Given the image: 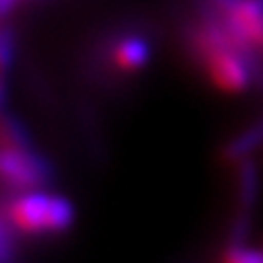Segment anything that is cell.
<instances>
[{
  "instance_id": "obj_5",
  "label": "cell",
  "mask_w": 263,
  "mask_h": 263,
  "mask_svg": "<svg viewBox=\"0 0 263 263\" xmlns=\"http://www.w3.org/2000/svg\"><path fill=\"white\" fill-rule=\"evenodd\" d=\"M257 189H259V178H257V167L246 158L239 164V204H241V219L246 213L252 211V204L257 200Z\"/></svg>"
},
{
  "instance_id": "obj_6",
  "label": "cell",
  "mask_w": 263,
  "mask_h": 263,
  "mask_svg": "<svg viewBox=\"0 0 263 263\" xmlns=\"http://www.w3.org/2000/svg\"><path fill=\"white\" fill-rule=\"evenodd\" d=\"M221 263H263V252L243 248V246H239V243H233L224 252Z\"/></svg>"
},
{
  "instance_id": "obj_2",
  "label": "cell",
  "mask_w": 263,
  "mask_h": 263,
  "mask_svg": "<svg viewBox=\"0 0 263 263\" xmlns=\"http://www.w3.org/2000/svg\"><path fill=\"white\" fill-rule=\"evenodd\" d=\"M0 171L5 182L15 191H33L46 184L48 164L31 152L29 145H3Z\"/></svg>"
},
{
  "instance_id": "obj_3",
  "label": "cell",
  "mask_w": 263,
  "mask_h": 263,
  "mask_svg": "<svg viewBox=\"0 0 263 263\" xmlns=\"http://www.w3.org/2000/svg\"><path fill=\"white\" fill-rule=\"evenodd\" d=\"M110 60L123 72L138 70L149 60V44L141 35H123L112 44Z\"/></svg>"
},
{
  "instance_id": "obj_4",
  "label": "cell",
  "mask_w": 263,
  "mask_h": 263,
  "mask_svg": "<svg viewBox=\"0 0 263 263\" xmlns=\"http://www.w3.org/2000/svg\"><path fill=\"white\" fill-rule=\"evenodd\" d=\"M263 145V119L257 121L250 129L241 132L239 136H235L233 141L226 145L224 149V158L226 160H246L252 152H257Z\"/></svg>"
},
{
  "instance_id": "obj_1",
  "label": "cell",
  "mask_w": 263,
  "mask_h": 263,
  "mask_svg": "<svg viewBox=\"0 0 263 263\" xmlns=\"http://www.w3.org/2000/svg\"><path fill=\"white\" fill-rule=\"evenodd\" d=\"M7 221L20 233L44 235L68 230L75 217L72 204L62 195H48L40 189L18 191L7 206Z\"/></svg>"
},
{
  "instance_id": "obj_7",
  "label": "cell",
  "mask_w": 263,
  "mask_h": 263,
  "mask_svg": "<svg viewBox=\"0 0 263 263\" xmlns=\"http://www.w3.org/2000/svg\"><path fill=\"white\" fill-rule=\"evenodd\" d=\"M261 48H263V40H261Z\"/></svg>"
}]
</instances>
